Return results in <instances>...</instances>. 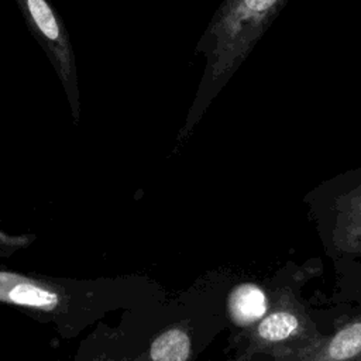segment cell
Segmentation results:
<instances>
[{
    "instance_id": "obj_1",
    "label": "cell",
    "mask_w": 361,
    "mask_h": 361,
    "mask_svg": "<svg viewBox=\"0 0 361 361\" xmlns=\"http://www.w3.org/2000/svg\"><path fill=\"white\" fill-rule=\"evenodd\" d=\"M140 286L130 276L69 278L0 268V303L71 340L114 310L131 309Z\"/></svg>"
},
{
    "instance_id": "obj_2",
    "label": "cell",
    "mask_w": 361,
    "mask_h": 361,
    "mask_svg": "<svg viewBox=\"0 0 361 361\" xmlns=\"http://www.w3.org/2000/svg\"><path fill=\"white\" fill-rule=\"evenodd\" d=\"M286 3L288 0L223 1L197 44V52L206 58V65L188 130L245 61Z\"/></svg>"
},
{
    "instance_id": "obj_3",
    "label": "cell",
    "mask_w": 361,
    "mask_h": 361,
    "mask_svg": "<svg viewBox=\"0 0 361 361\" xmlns=\"http://www.w3.org/2000/svg\"><path fill=\"white\" fill-rule=\"evenodd\" d=\"M307 275L292 274L275 278L267 288L268 310L255 324L237 336L234 361H252L268 357L272 361H289L314 347L324 334L300 296Z\"/></svg>"
},
{
    "instance_id": "obj_4",
    "label": "cell",
    "mask_w": 361,
    "mask_h": 361,
    "mask_svg": "<svg viewBox=\"0 0 361 361\" xmlns=\"http://www.w3.org/2000/svg\"><path fill=\"white\" fill-rule=\"evenodd\" d=\"M305 202L330 257H361V168L324 180Z\"/></svg>"
},
{
    "instance_id": "obj_5",
    "label": "cell",
    "mask_w": 361,
    "mask_h": 361,
    "mask_svg": "<svg viewBox=\"0 0 361 361\" xmlns=\"http://www.w3.org/2000/svg\"><path fill=\"white\" fill-rule=\"evenodd\" d=\"M31 35L51 62L65 92L71 116L79 124L82 114L79 75L69 31L49 0H14Z\"/></svg>"
},
{
    "instance_id": "obj_6",
    "label": "cell",
    "mask_w": 361,
    "mask_h": 361,
    "mask_svg": "<svg viewBox=\"0 0 361 361\" xmlns=\"http://www.w3.org/2000/svg\"><path fill=\"white\" fill-rule=\"evenodd\" d=\"M289 361H361V313Z\"/></svg>"
},
{
    "instance_id": "obj_7",
    "label": "cell",
    "mask_w": 361,
    "mask_h": 361,
    "mask_svg": "<svg viewBox=\"0 0 361 361\" xmlns=\"http://www.w3.org/2000/svg\"><path fill=\"white\" fill-rule=\"evenodd\" d=\"M268 292L254 282L235 285L227 296V313L233 324L241 330L255 324L268 310Z\"/></svg>"
},
{
    "instance_id": "obj_8",
    "label": "cell",
    "mask_w": 361,
    "mask_h": 361,
    "mask_svg": "<svg viewBox=\"0 0 361 361\" xmlns=\"http://www.w3.org/2000/svg\"><path fill=\"white\" fill-rule=\"evenodd\" d=\"M35 240L37 237L31 233L11 234L0 228V257L10 258L17 251L30 247Z\"/></svg>"
}]
</instances>
